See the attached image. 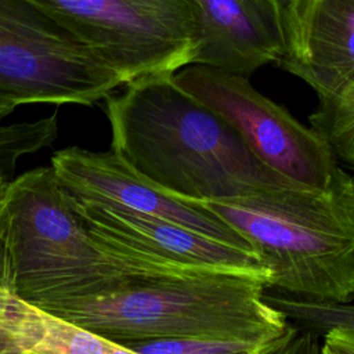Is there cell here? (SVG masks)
Masks as SVG:
<instances>
[{"mask_svg": "<svg viewBox=\"0 0 354 354\" xmlns=\"http://www.w3.org/2000/svg\"><path fill=\"white\" fill-rule=\"evenodd\" d=\"M112 145L133 170L189 202L307 188L266 166L234 127L174 73L137 79L104 100ZM311 189V188H310Z\"/></svg>", "mask_w": 354, "mask_h": 354, "instance_id": "1", "label": "cell"}, {"mask_svg": "<svg viewBox=\"0 0 354 354\" xmlns=\"http://www.w3.org/2000/svg\"><path fill=\"white\" fill-rule=\"evenodd\" d=\"M267 281L199 274L129 283L40 310L123 344L152 339L266 340L283 336L288 318L266 300Z\"/></svg>", "mask_w": 354, "mask_h": 354, "instance_id": "2", "label": "cell"}, {"mask_svg": "<svg viewBox=\"0 0 354 354\" xmlns=\"http://www.w3.org/2000/svg\"><path fill=\"white\" fill-rule=\"evenodd\" d=\"M350 173L330 191L277 189L205 201L270 271L268 288L326 303L354 300V209Z\"/></svg>", "mask_w": 354, "mask_h": 354, "instance_id": "3", "label": "cell"}, {"mask_svg": "<svg viewBox=\"0 0 354 354\" xmlns=\"http://www.w3.org/2000/svg\"><path fill=\"white\" fill-rule=\"evenodd\" d=\"M1 206L15 292L29 304L43 308L131 283L83 230L51 166L12 178Z\"/></svg>", "mask_w": 354, "mask_h": 354, "instance_id": "4", "label": "cell"}, {"mask_svg": "<svg viewBox=\"0 0 354 354\" xmlns=\"http://www.w3.org/2000/svg\"><path fill=\"white\" fill-rule=\"evenodd\" d=\"M86 44L129 84L192 65V0H28Z\"/></svg>", "mask_w": 354, "mask_h": 354, "instance_id": "5", "label": "cell"}, {"mask_svg": "<svg viewBox=\"0 0 354 354\" xmlns=\"http://www.w3.org/2000/svg\"><path fill=\"white\" fill-rule=\"evenodd\" d=\"M124 86L86 44L28 0H0V94L26 104L93 105Z\"/></svg>", "mask_w": 354, "mask_h": 354, "instance_id": "6", "label": "cell"}, {"mask_svg": "<svg viewBox=\"0 0 354 354\" xmlns=\"http://www.w3.org/2000/svg\"><path fill=\"white\" fill-rule=\"evenodd\" d=\"M66 198L87 235L131 283L199 274L250 275L270 283V271L250 250L115 203L68 192Z\"/></svg>", "mask_w": 354, "mask_h": 354, "instance_id": "7", "label": "cell"}, {"mask_svg": "<svg viewBox=\"0 0 354 354\" xmlns=\"http://www.w3.org/2000/svg\"><path fill=\"white\" fill-rule=\"evenodd\" d=\"M177 83L218 113L250 151L288 180L318 191L335 189L347 171L326 141L288 109L257 91L248 77L203 65L174 73Z\"/></svg>", "mask_w": 354, "mask_h": 354, "instance_id": "8", "label": "cell"}, {"mask_svg": "<svg viewBox=\"0 0 354 354\" xmlns=\"http://www.w3.org/2000/svg\"><path fill=\"white\" fill-rule=\"evenodd\" d=\"M50 166L62 188L73 196L115 203L253 252L230 225L202 203L165 192L133 170L112 149L95 152L66 147L53 153Z\"/></svg>", "mask_w": 354, "mask_h": 354, "instance_id": "9", "label": "cell"}, {"mask_svg": "<svg viewBox=\"0 0 354 354\" xmlns=\"http://www.w3.org/2000/svg\"><path fill=\"white\" fill-rule=\"evenodd\" d=\"M279 65L307 83L322 108H354V0H290Z\"/></svg>", "mask_w": 354, "mask_h": 354, "instance_id": "10", "label": "cell"}, {"mask_svg": "<svg viewBox=\"0 0 354 354\" xmlns=\"http://www.w3.org/2000/svg\"><path fill=\"white\" fill-rule=\"evenodd\" d=\"M198 24L195 65L248 77L282 59V11L263 0H192Z\"/></svg>", "mask_w": 354, "mask_h": 354, "instance_id": "11", "label": "cell"}, {"mask_svg": "<svg viewBox=\"0 0 354 354\" xmlns=\"http://www.w3.org/2000/svg\"><path fill=\"white\" fill-rule=\"evenodd\" d=\"M288 332L277 339L239 340V339H152L129 342L124 346L138 354H274L288 339Z\"/></svg>", "mask_w": 354, "mask_h": 354, "instance_id": "12", "label": "cell"}, {"mask_svg": "<svg viewBox=\"0 0 354 354\" xmlns=\"http://www.w3.org/2000/svg\"><path fill=\"white\" fill-rule=\"evenodd\" d=\"M41 335V310L0 283V354L32 353Z\"/></svg>", "mask_w": 354, "mask_h": 354, "instance_id": "13", "label": "cell"}, {"mask_svg": "<svg viewBox=\"0 0 354 354\" xmlns=\"http://www.w3.org/2000/svg\"><path fill=\"white\" fill-rule=\"evenodd\" d=\"M57 136L55 115L36 120L0 123V177L12 180L18 160L51 147Z\"/></svg>", "mask_w": 354, "mask_h": 354, "instance_id": "14", "label": "cell"}, {"mask_svg": "<svg viewBox=\"0 0 354 354\" xmlns=\"http://www.w3.org/2000/svg\"><path fill=\"white\" fill-rule=\"evenodd\" d=\"M267 301L281 311L288 321H295L311 330H354L353 303H326L290 296H267Z\"/></svg>", "mask_w": 354, "mask_h": 354, "instance_id": "15", "label": "cell"}, {"mask_svg": "<svg viewBox=\"0 0 354 354\" xmlns=\"http://www.w3.org/2000/svg\"><path fill=\"white\" fill-rule=\"evenodd\" d=\"M43 335L33 354H108L112 342L41 310Z\"/></svg>", "mask_w": 354, "mask_h": 354, "instance_id": "16", "label": "cell"}, {"mask_svg": "<svg viewBox=\"0 0 354 354\" xmlns=\"http://www.w3.org/2000/svg\"><path fill=\"white\" fill-rule=\"evenodd\" d=\"M310 123L326 141L339 165L354 170V108L317 106Z\"/></svg>", "mask_w": 354, "mask_h": 354, "instance_id": "17", "label": "cell"}, {"mask_svg": "<svg viewBox=\"0 0 354 354\" xmlns=\"http://www.w3.org/2000/svg\"><path fill=\"white\" fill-rule=\"evenodd\" d=\"M274 354H322V343L315 330L292 325L288 339Z\"/></svg>", "mask_w": 354, "mask_h": 354, "instance_id": "18", "label": "cell"}, {"mask_svg": "<svg viewBox=\"0 0 354 354\" xmlns=\"http://www.w3.org/2000/svg\"><path fill=\"white\" fill-rule=\"evenodd\" d=\"M10 181L11 180L0 177V283H3L6 286H10L15 290L14 266H12V257H11V250H10L6 218H4L3 206H1L3 194H4V189H6V187Z\"/></svg>", "mask_w": 354, "mask_h": 354, "instance_id": "19", "label": "cell"}, {"mask_svg": "<svg viewBox=\"0 0 354 354\" xmlns=\"http://www.w3.org/2000/svg\"><path fill=\"white\" fill-rule=\"evenodd\" d=\"M322 347L332 354H354V330L329 329L324 333Z\"/></svg>", "mask_w": 354, "mask_h": 354, "instance_id": "20", "label": "cell"}, {"mask_svg": "<svg viewBox=\"0 0 354 354\" xmlns=\"http://www.w3.org/2000/svg\"><path fill=\"white\" fill-rule=\"evenodd\" d=\"M15 108H17V104L14 101H11L7 97L0 94V120L3 118L8 116L10 113H12L15 111Z\"/></svg>", "mask_w": 354, "mask_h": 354, "instance_id": "21", "label": "cell"}, {"mask_svg": "<svg viewBox=\"0 0 354 354\" xmlns=\"http://www.w3.org/2000/svg\"><path fill=\"white\" fill-rule=\"evenodd\" d=\"M108 354H138L124 346H120V344H116L112 342V346H111V350L108 351Z\"/></svg>", "mask_w": 354, "mask_h": 354, "instance_id": "22", "label": "cell"}, {"mask_svg": "<svg viewBox=\"0 0 354 354\" xmlns=\"http://www.w3.org/2000/svg\"><path fill=\"white\" fill-rule=\"evenodd\" d=\"M263 1H267V3H270V4H272V6H275V7L279 8V10L282 11V14H283V11H285V8H286V6L289 4L290 0H263ZM282 17H283V15H282Z\"/></svg>", "mask_w": 354, "mask_h": 354, "instance_id": "23", "label": "cell"}, {"mask_svg": "<svg viewBox=\"0 0 354 354\" xmlns=\"http://www.w3.org/2000/svg\"><path fill=\"white\" fill-rule=\"evenodd\" d=\"M348 194H350L351 205L354 209V174H350V178H348Z\"/></svg>", "mask_w": 354, "mask_h": 354, "instance_id": "24", "label": "cell"}, {"mask_svg": "<svg viewBox=\"0 0 354 354\" xmlns=\"http://www.w3.org/2000/svg\"><path fill=\"white\" fill-rule=\"evenodd\" d=\"M322 354H332V353H330L329 350H326V348H324V347H322Z\"/></svg>", "mask_w": 354, "mask_h": 354, "instance_id": "25", "label": "cell"}, {"mask_svg": "<svg viewBox=\"0 0 354 354\" xmlns=\"http://www.w3.org/2000/svg\"><path fill=\"white\" fill-rule=\"evenodd\" d=\"M24 354H33V353H24Z\"/></svg>", "mask_w": 354, "mask_h": 354, "instance_id": "26", "label": "cell"}]
</instances>
